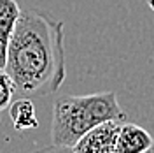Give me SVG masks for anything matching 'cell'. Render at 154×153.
I'll use <instances>...</instances> for the list:
<instances>
[{
    "label": "cell",
    "mask_w": 154,
    "mask_h": 153,
    "mask_svg": "<svg viewBox=\"0 0 154 153\" xmlns=\"http://www.w3.org/2000/svg\"><path fill=\"white\" fill-rule=\"evenodd\" d=\"M4 70L23 97H46L58 92L67 76L63 21L35 9L21 11Z\"/></svg>",
    "instance_id": "cell-1"
},
{
    "label": "cell",
    "mask_w": 154,
    "mask_h": 153,
    "mask_svg": "<svg viewBox=\"0 0 154 153\" xmlns=\"http://www.w3.org/2000/svg\"><path fill=\"white\" fill-rule=\"evenodd\" d=\"M109 120H126L114 92L58 97L51 122L53 144L72 148L88 130Z\"/></svg>",
    "instance_id": "cell-2"
},
{
    "label": "cell",
    "mask_w": 154,
    "mask_h": 153,
    "mask_svg": "<svg viewBox=\"0 0 154 153\" xmlns=\"http://www.w3.org/2000/svg\"><path fill=\"white\" fill-rule=\"evenodd\" d=\"M126 120H109L88 130L74 146V153H114L121 125Z\"/></svg>",
    "instance_id": "cell-3"
},
{
    "label": "cell",
    "mask_w": 154,
    "mask_h": 153,
    "mask_svg": "<svg viewBox=\"0 0 154 153\" xmlns=\"http://www.w3.org/2000/svg\"><path fill=\"white\" fill-rule=\"evenodd\" d=\"M154 146L152 135L140 125L125 122L117 135L116 151L119 153H145Z\"/></svg>",
    "instance_id": "cell-4"
},
{
    "label": "cell",
    "mask_w": 154,
    "mask_h": 153,
    "mask_svg": "<svg viewBox=\"0 0 154 153\" xmlns=\"http://www.w3.org/2000/svg\"><path fill=\"white\" fill-rule=\"evenodd\" d=\"M21 9L16 0H0V69L5 67L7 48L14 34Z\"/></svg>",
    "instance_id": "cell-5"
},
{
    "label": "cell",
    "mask_w": 154,
    "mask_h": 153,
    "mask_svg": "<svg viewBox=\"0 0 154 153\" xmlns=\"http://www.w3.org/2000/svg\"><path fill=\"white\" fill-rule=\"evenodd\" d=\"M9 115L14 129L19 132L38 129V118L37 113H35V106L28 97H21L18 100H12L9 106Z\"/></svg>",
    "instance_id": "cell-6"
},
{
    "label": "cell",
    "mask_w": 154,
    "mask_h": 153,
    "mask_svg": "<svg viewBox=\"0 0 154 153\" xmlns=\"http://www.w3.org/2000/svg\"><path fill=\"white\" fill-rule=\"evenodd\" d=\"M14 93H16V86L12 83V79L4 69H0V113L11 106Z\"/></svg>",
    "instance_id": "cell-7"
},
{
    "label": "cell",
    "mask_w": 154,
    "mask_h": 153,
    "mask_svg": "<svg viewBox=\"0 0 154 153\" xmlns=\"http://www.w3.org/2000/svg\"><path fill=\"white\" fill-rule=\"evenodd\" d=\"M33 153H74L72 148L68 146H58V144H51V146H44V148H38Z\"/></svg>",
    "instance_id": "cell-8"
},
{
    "label": "cell",
    "mask_w": 154,
    "mask_h": 153,
    "mask_svg": "<svg viewBox=\"0 0 154 153\" xmlns=\"http://www.w3.org/2000/svg\"><path fill=\"white\" fill-rule=\"evenodd\" d=\"M147 4H149V7H151V11L154 12V0H147Z\"/></svg>",
    "instance_id": "cell-9"
},
{
    "label": "cell",
    "mask_w": 154,
    "mask_h": 153,
    "mask_svg": "<svg viewBox=\"0 0 154 153\" xmlns=\"http://www.w3.org/2000/svg\"><path fill=\"white\" fill-rule=\"evenodd\" d=\"M145 153H154V146L151 148V150H149V151H145Z\"/></svg>",
    "instance_id": "cell-10"
},
{
    "label": "cell",
    "mask_w": 154,
    "mask_h": 153,
    "mask_svg": "<svg viewBox=\"0 0 154 153\" xmlns=\"http://www.w3.org/2000/svg\"><path fill=\"white\" fill-rule=\"evenodd\" d=\"M114 153H119V151H114Z\"/></svg>",
    "instance_id": "cell-11"
}]
</instances>
